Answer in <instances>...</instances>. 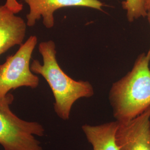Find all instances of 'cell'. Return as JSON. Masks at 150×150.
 <instances>
[{
    "instance_id": "cell-1",
    "label": "cell",
    "mask_w": 150,
    "mask_h": 150,
    "mask_svg": "<svg viewBox=\"0 0 150 150\" xmlns=\"http://www.w3.org/2000/svg\"><path fill=\"white\" fill-rule=\"evenodd\" d=\"M38 51L42 57L43 64L33 59L30 65L31 70L35 74L41 75L47 81L54 98V112L61 119L68 120L74 103L81 98L92 96L93 88L88 81L72 79L60 67L53 41L41 42Z\"/></svg>"
},
{
    "instance_id": "cell-2",
    "label": "cell",
    "mask_w": 150,
    "mask_h": 150,
    "mask_svg": "<svg viewBox=\"0 0 150 150\" xmlns=\"http://www.w3.org/2000/svg\"><path fill=\"white\" fill-rule=\"evenodd\" d=\"M150 47L137 57L132 70L111 86L109 100L118 122L129 121L150 107Z\"/></svg>"
},
{
    "instance_id": "cell-3",
    "label": "cell",
    "mask_w": 150,
    "mask_h": 150,
    "mask_svg": "<svg viewBox=\"0 0 150 150\" xmlns=\"http://www.w3.org/2000/svg\"><path fill=\"white\" fill-rule=\"evenodd\" d=\"M14 96L0 98V145L4 150H43L35 136L45 134L43 126L19 118L11 110Z\"/></svg>"
},
{
    "instance_id": "cell-4",
    "label": "cell",
    "mask_w": 150,
    "mask_h": 150,
    "mask_svg": "<svg viewBox=\"0 0 150 150\" xmlns=\"http://www.w3.org/2000/svg\"><path fill=\"white\" fill-rule=\"evenodd\" d=\"M37 43V36H31L15 54L7 57L5 62L0 64V98L19 87L35 89L38 86L39 77L30 69L32 53Z\"/></svg>"
},
{
    "instance_id": "cell-5",
    "label": "cell",
    "mask_w": 150,
    "mask_h": 150,
    "mask_svg": "<svg viewBox=\"0 0 150 150\" xmlns=\"http://www.w3.org/2000/svg\"><path fill=\"white\" fill-rule=\"evenodd\" d=\"M116 141L118 150H150V107L129 121L118 122Z\"/></svg>"
},
{
    "instance_id": "cell-6",
    "label": "cell",
    "mask_w": 150,
    "mask_h": 150,
    "mask_svg": "<svg viewBox=\"0 0 150 150\" xmlns=\"http://www.w3.org/2000/svg\"><path fill=\"white\" fill-rule=\"evenodd\" d=\"M30 11L26 15L28 27H33L42 18L43 25L48 29L54 25V12L61 8L83 7L103 11V4L99 0H23Z\"/></svg>"
},
{
    "instance_id": "cell-7",
    "label": "cell",
    "mask_w": 150,
    "mask_h": 150,
    "mask_svg": "<svg viewBox=\"0 0 150 150\" xmlns=\"http://www.w3.org/2000/svg\"><path fill=\"white\" fill-rule=\"evenodd\" d=\"M26 22L16 16L5 5H0V56L10 48L23 43L27 30Z\"/></svg>"
},
{
    "instance_id": "cell-8",
    "label": "cell",
    "mask_w": 150,
    "mask_h": 150,
    "mask_svg": "<svg viewBox=\"0 0 150 150\" xmlns=\"http://www.w3.org/2000/svg\"><path fill=\"white\" fill-rule=\"evenodd\" d=\"M118 126L117 121L98 125H83L82 129L93 150H118L116 132Z\"/></svg>"
},
{
    "instance_id": "cell-9",
    "label": "cell",
    "mask_w": 150,
    "mask_h": 150,
    "mask_svg": "<svg viewBox=\"0 0 150 150\" xmlns=\"http://www.w3.org/2000/svg\"><path fill=\"white\" fill-rule=\"evenodd\" d=\"M146 0H125L122 3L123 9L127 11V17L130 22L147 15Z\"/></svg>"
},
{
    "instance_id": "cell-10",
    "label": "cell",
    "mask_w": 150,
    "mask_h": 150,
    "mask_svg": "<svg viewBox=\"0 0 150 150\" xmlns=\"http://www.w3.org/2000/svg\"><path fill=\"white\" fill-rule=\"evenodd\" d=\"M5 5L15 14L19 13L23 10V5L19 3L17 0H6Z\"/></svg>"
},
{
    "instance_id": "cell-11",
    "label": "cell",
    "mask_w": 150,
    "mask_h": 150,
    "mask_svg": "<svg viewBox=\"0 0 150 150\" xmlns=\"http://www.w3.org/2000/svg\"><path fill=\"white\" fill-rule=\"evenodd\" d=\"M150 8V0H146V8L147 10Z\"/></svg>"
},
{
    "instance_id": "cell-12",
    "label": "cell",
    "mask_w": 150,
    "mask_h": 150,
    "mask_svg": "<svg viewBox=\"0 0 150 150\" xmlns=\"http://www.w3.org/2000/svg\"><path fill=\"white\" fill-rule=\"evenodd\" d=\"M147 20H148V22L149 23L150 26V8L147 11Z\"/></svg>"
}]
</instances>
